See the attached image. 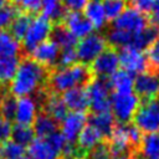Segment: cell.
<instances>
[{
	"instance_id": "cell-44",
	"label": "cell",
	"mask_w": 159,
	"mask_h": 159,
	"mask_svg": "<svg viewBox=\"0 0 159 159\" xmlns=\"http://www.w3.org/2000/svg\"><path fill=\"white\" fill-rule=\"evenodd\" d=\"M128 1L132 5L130 7H133L134 10H137L144 15L150 12L152 5H153V0H128Z\"/></svg>"
},
{
	"instance_id": "cell-45",
	"label": "cell",
	"mask_w": 159,
	"mask_h": 159,
	"mask_svg": "<svg viewBox=\"0 0 159 159\" xmlns=\"http://www.w3.org/2000/svg\"><path fill=\"white\" fill-rule=\"evenodd\" d=\"M89 0H63V6L70 11H81L84 9Z\"/></svg>"
},
{
	"instance_id": "cell-7",
	"label": "cell",
	"mask_w": 159,
	"mask_h": 159,
	"mask_svg": "<svg viewBox=\"0 0 159 159\" xmlns=\"http://www.w3.org/2000/svg\"><path fill=\"white\" fill-rule=\"evenodd\" d=\"M86 89L89 98V108L93 111V113L111 112V87L106 78H96L89 81Z\"/></svg>"
},
{
	"instance_id": "cell-49",
	"label": "cell",
	"mask_w": 159,
	"mask_h": 159,
	"mask_svg": "<svg viewBox=\"0 0 159 159\" xmlns=\"http://www.w3.org/2000/svg\"><path fill=\"white\" fill-rule=\"evenodd\" d=\"M60 0H42V2H58Z\"/></svg>"
},
{
	"instance_id": "cell-46",
	"label": "cell",
	"mask_w": 159,
	"mask_h": 159,
	"mask_svg": "<svg viewBox=\"0 0 159 159\" xmlns=\"http://www.w3.org/2000/svg\"><path fill=\"white\" fill-rule=\"evenodd\" d=\"M152 20L154 24H159V0H153V5L150 9Z\"/></svg>"
},
{
	"instance_id": "cell-15",
	"label": "cell",
	"mask_w": 159,
	"mask_h": 159,
	"mask_svg": "<svg viewBox=\"0 0 159 159\" xmlns=\"http://www.w3.org/2000/svg\"><path fill=\"white\" fill-rule=\"evenodd\" d=\"M65 20L66 29L78 40L91 35L93 32L92 24L86 19V16L81 11H70L67 12Z\"/></svg>"
},
{
	"instance_id": "cell-36",
	"label": "cell",
	"mask_w": 159,
	"mask_h": 159,
	"mask_svg": "<svg viewBox=\"0 0 159 159\" xmlns=\"http://www.w3.org/2000/svg\"><path fill=\"white\" fill-rule=\"evenodd\" d=\"M16 111V98L12 94H4L0 98V116L5 119L11 120L15 117Z\"/></svg>"
},
{
	"instance_id": "cell-30",
	"label": "cell",
	"mask_w": 159,
	"mask_h": 159,
	"mask_svg": "<svg viewBox=\"0 0 159 159\" xmlns=\"http://www.w3.org/2000/svg\"><path fill=\"white\" fill-rule=\"evenodd\" d=\"M133 35H134V34H130V32H127V31H123V30L112 27V29L108 31L106 40H107V42H109L112 46L119 47V48L122 50V48H125V47H130V46H132Z\"/></svg>"
},
{
	"instance_id": "cell-31",
	"label": "cell",
	"mask_w": 159,
	"mask_h": 159,
	"mask_svg": "<svg viewBox=\"0 0 159 159\" xmlns=\"http://www.w3.org/2000/svg\"><path fill=\"white\" fill-rule=\"evenodd\" d=\"M20 61L19 57H0V83H7L12 80Z\"/></svg>"
},
{
	"instance_id": "cell-5",
	"label": "cell",
	"mask_w": 159,
	"mask_h": 159,
	"mask_svg": "<svg viewBox=\"0 0 159 159\" xmlns=\"http://www.w3.org/2000/svg\"><path fill=\"white\" fill-rule=\"evenodd\" d=\"M140 99L135 93H113L111 96V111L112 116L119 123H128L133 119Z\"/></svg>"
},
{
	"instance_id": "cell-17",
	"label": "cell",
	"mask_w": 159,
	"mask_h": 159,
	"mask_svg": "<svg viewBox=\"0 0 159 159\" xmlns=\"http://www.w3.org/2000/svg\"><path fill=\"white\" fill-rule=\"evenodd\" d=\"M60 55V47L51 40H46L31 51L32 60L43 67L52 66L57 62Z\"/></svg>"
},
{
	"instance_id": "cell-42",
	"label": "cell",
	"mask_w": 159,
	"mask_h": 159,
	"mask_svg": "<svg viewBox=\"0 0 159 159\" xmlns=\"http://www.w3.org/2000/svg\"><path fill=\"white\" fill-rule=\"evenodd\" d=\"M11 132H12L11 122L0 116V144L6 142V140H10Z\"/></svg>"
},
{
	"instance_id": "cell-52",
	"label": "cell",
	"mask_w": 159,
	"mask_h": 159,
	"mask_svg": "<svg viewBox=\"0 0 159 159\" xmlns=\"http://www.w3.org/2000/svg\"><path fill=\"white\" fill-rule=\"evenodd\" d=\"M132 159H142V158H137V157H135V155H134V157H133V158H132Z\"/></svg>"
},
{
	"instance_id": "cell-20",
	"label": "cell",
	"mask_w": 159,
	"mask_h": 159,
	"mask_svg": "<svg viewBox=\"0 0 159 159\" xmlns=\"http://www.w3.org/2000/svg\"><path fill=\"white\" fill-rule=\"evenodd\" d=\"M83 15L92 24L93 29L101 30L107 24V17L103 10L102 0H89L83 9Z\"/></svg>"
},
{
	"instance_id": "cell-3",
	"label": "cell",
	"mask_w": 159,
	"mask_h": 159,
	"mask_svg": "<svg viewBox=\"0 0 159 159\" xmlns=\"http://www.w3.org/2000/svg\"><path fill=\"white\" fill-rule=\"evenodd\" d=\"M91 70L83 63H75L70 67H60L55 70L48 78L50 87L55 92H62L89 83Z\"/></svg>"
},
{
	"instance_id": "cell-43",
	"label": "cell",
	"mask_w": 159,
	"mask_h": 159,
	"mask_svg": "<svg viewBox=\"0 0 159 159\" xmlns=\"http://www.w3.org/2000/svg\"><path fill=\"white\" fill-rule=\"evenodd\" d=\"M147 58H148V62H149V63H152L155 68L159 70V40H157V41L148 48Z\"/></svg>"
},
{
	"instance_id": "cell-33",
	"label": "cell",
	"mask_w": 159,
	"mask_h": 159,
	"mask_svg": "<svg viewBox=\"0 0 159 159\" xmlns=\"http://www.w3.org/2000/svg\"><path fill=\"white\" fill-rule=\"evenodd\" d=\"M42 15L47 17L51 22L52 21H61L66 17L67 10L66 7L58 2H42Z\"/></svg>"
},
{
	"instance_id": "cell-48",
	"label": "cell",
	"mask_w": 159,
	"mask_h": 159,
	"mask_svg": "<svg viewBox=\"0 0 159 159\" xmlns=\"http://www.w3.org/2000/svg\"><path fill=\"white\" fill-rule=\"evenodd\" d=\"M6 1H7V0H0V7H2L4 5H6V4H7Z\"/></svg>"
},
{
	"instance_id": "cell-18",
	"label": "cell",
	"mask_w": 159,
	"mask_h": 159,
	"mask_svg": "<svg viewBox=\"0 0 159 159\" xmlns=\"http://www.w3.org/2000/svg\"><path fill=\"white\" fill-rule=\"evenodd\" d=\"M102 142L103 137L101 135V133L92 125L86 124L77 138V149L80 152V155L86 158L87 153Z\"/></svg>"
},
{
	"instance_id": "cell-27",
	"label": "cell",
	"mask_w": 159,
	"mask_h": 159,
	"mask_svg": "<svg viewBox=\"0 0 159 159\" xmlns=\"http://www.w3.org/2000/svg\"><path fill=\"white\" fill-rule=\"evenodd\" d=\"M21 45L7 30H0V57H16Z\"/></svg>"
},
{
	"instance_id": "cell-9",
	"label": "cell",
	"mask_w": 159,
	"mask_h": 159,
	"mask_svg": "<svg viewBox=\"0 0 159 159\" xmlns=\"http://www.w3.org/2000/svg\"><path fill=\"white\" fill-rule=\"evenodd\" d=\"M119 56V66L124 71H127L130 75H139L145 71H148V58L147 55L137 48L133 47H125L122 48L120 52H118Z\"/></svg>"
},
{
	"instance_id": "cell-8",
	"label": "cell",
	"mask_w": 159,
	"mask_h": 159,
	"mask_svg": "<svg viewBox=\"0 0 159 159\" xmlns=\"http://www.w3.org/2000/svg\"><path fill=\"white\" fill-rule=\"evenodd\" d=\"M52 27H53L52 22L43 15L32 19V21L22 39L25 50L31 52L36 46H39L40 43L46 41L51 36Z\"/></svg>"
},
{
	"instance_id": "cell-24",
	"label": "cell",
	"mask_w": 159,
	"mask_h": 159,
	"mask_svg": "<svg viewBox=\"0 0 159 159\" xmlns=\"http://www.w3.org/2000/svg\"><path fill=\"white\" fill-rule=\"evenodd\" d=\"M88 124L96 128L103 138L109 137L116 123H114V117L112 116L111 112H102V113H93L88 118Z\"/></svg>"
},
{
	"instance_id": "cell-28",
	"label": "cell",
	"mask_w": 159,
	"mask_h": 159,
	"mask_svg": "<svg viewBox=\"0 0 159 159\" xmlns=\"http://www.w3.org/2000/svg\"><path fill=\"white\" fill-rule=\"evenodd\" d=\"M51 41H53L58 47L63 50V48H75L78 40L66 29L65 25H57L52 27Z\"/></svg>"
},
{
	"instance_id": "cell-13",
	"label": "cell",
	"mask_w": 159,
	"mask_h": 159,
	"mask_svg": "<svg viewBox=\"0 0 159 159\" xmlns=\"http://www.w3.org/2000/svg\"><path fill=\"white\" fill-rule=\"evenodd\" d=\"M87 120L88 118L86 113H81V112L67 113V116L62 119V124H61V129H62L61 133L67 143L73 144L77 140L81 130L87 124Z\"/></svg>"
},
{
	"instance_id": "cell-37",
	"label": "cell",
	"mask_w": 159,
	"mask_h": 159,
	"mask_svg": "<svg viewBox=\"0 0 159 159\" xmlns=\"http://www.w3.org/2000/svg\"><path fill=\"white\" fill-rule=\"evenodd\" d=\"M16 15L17 9L11 4H6L2 7H0V30H5L7 26H10Z\"/></svg>"
},
{
	"instance_id": "cell-29",
	"label": "cell",
	"mask_w": 159,
	"mask_h": 159,
	"mask_svg": "<svg viewBox=\"0 0 159 159\" xmlns=\"http://www.w3.org/2000/svg\"><path fill=\"white\" fill-rule=\"evenodd\" d=\"M31 21H32V17L30 14H26V12L17 14L15 16V19L12 20V22L10 24V31L9 32L16 40H21V39H24Z\"/></svg>"
},
{
	"instance_id": "cell-6",
	"label": "cell",
	"mask_w": 159,
	"mask_h": 159,
	"mask_svg": "<svg viewBox=\"0 0 159 159\" xmlns=\"http://www.w3.org/2000/svg\"><path fill=\"white\" fill-rule=\"evenodd\" d=\"M107 48V40L102 34L92 32L91 35L81 39L76 45L77 60L86 65L92 63Z\"/></svg>"
},
{
	"instance_id": "cell-38",
	"label": "cell",
	"mask_w": 159,
	"mask_h": 159,
	"mask_svg": "<svg viewBox=\"0 0 159 159\" xmlns=\"http://www.w3.org/2000/svg\"><path fill=\"white\" fill-rule=\"evenodd\" d=\"M86 157H88V159H112V153L108 144L106 142H102L93 149H91Z\"/></svg>"
},
{
	"instance_id": "cell-11",
	"label": "cell",
	"mask_w": 159,
	"mask_h": 159,
	"mask_svg": "<svg viewBox=\"0 0 159 159\" xmlns=\"http://www.w3.org/2000/svg\"><path fill=\"white\" fill-rule=\"evenodd\" d=\"M119 68V56L113 48H106L92 63L91 72L97 76V78L111 77Z\"/></svg>"
},
{
	"instance_id": "cell-12",
	"label": "cell",
	"mask_w": 159,
	"mask_h": 159,
	"mask_svg": "<svg viewBox=\"0 0 159 159\" xmlns=\"http://www.w3.org/2000/svg\"><path fill=\"white\" fill-rule=\"evenodd\" d=\"M135 94L140 98L152 99L159 97V75L152 71H145L134 77Z\"/></svg>"
},
{
	"instance_id": "cell-14",
	"label": "cell",
	"mask_w": 159,
	"mask_h": 159,
	"mask_svg": "<svg viewBox=\"0 0 159 159\" xmlns=\"http://www.w3.org/2000/svg\"><path fill=\"white\" fill-rule=\"evenodd\" d=\"M39 114V103L37 101L29 97H20L16 99V111H15V120L20 125H31Z\"/></svg>"
},
{
	"instance_id": "cell-10",
	"label": "cell",
	"mask_w": 159,
	"mask_h": 159,
	"mask_svg": "<svg viewBox=\"0 0 159 159\" xmlns=\"http://www.w3.org/2000/svg\"><path fill=\"white\" fill-rule=\"evenodd\" d=\"M114 29H119L130 34H137L148 26V19L144 14L134 10L133 7H125V10L113 21Z\"/></svg>"
},
{
	"instance_id": "cell-23",
	"label": "cell",
	"mask_w": 159,
	"mask_h": 159,
	"mask_svg": "<svg viewBox=\"0 0 159 159\" xmlns=\"http://www.w3.org/2000/svg\"><path fill=\"white\" fill-rule=\"evenodd\" d=\"M57 127H58V123L47 113L42 112L36 116L32 129H34V133L37 135V138L46 139L47 137L57 132Z\"/></svg>"
},
{
	"instance_id": "cell-53",
	"label": "cell",
	"mask_w": 159,
	"mask_h": 159,
	"mask_svg": "<svg viewBox=\"0 0 159 159\" xmlns=\"http://www.w3.org/2000/svg\"><path fill=\"white\" fill-rule=\"evenodd\" d=\"M158 35H159V30H158Z\"/></svg>"
},
{
	"instance_id": "cell-51",
	"label": "cell",
	"mask_w": 159,
	"mask_h": 159,
	"mask_svg": "<svg viewBox=\"0 0 159 159\" xmlns=\"http://www.w3.org/2000/svg\"><path fill=\"white\" fill-rule=\"evenodd\" d=\"M20 159H30L29 157H22V158H20Z\"/></svg>"
},
{
	"instance_id": "cell-16",
	"label": "cell",
	"mask_w": 159,
	"mask_h": 159,
	"mask_svg": "<svg viewBox=\"0 0 159 159\" xmlns=\"http://www.w3.org/2000/svg\"><path fill=\"white\" fill-rule=\"evenodd\" d=\"M62 99H63L67 109H70L71 112L84 113L86 109L89 108L88 93H87L86 87H83V86L75 87V88L66 91L62 96Z\"/></svg>"
},
{
	"instance_id": "cell-39",
	"label": "cell",
	"mask_w": 159,
	"mask_h": 159,
	"mask_svg": "<svg viewBox=\"0 0 159 159\" xmlns=\"http://www.w3.org/2000/svg\"><path fill=\"white\" fill-rule=\"evenodd\" d=\"M76 61H77V55L75 48H63L62 51H60L57 58V63L60 65V67H70L75 65Z\"/></svg>"
},
{
	"instance_id": "cell-26",
	"label": "cell",
	"mask_w": 159,
	"mask_h": 159,
	"mask_svg": "<svg viewBox=\"0 0 159 159\" xmlns=\"http://www.w3.org/2000/svg\"><path fill=\"white\" fill-rule=\"evenodd\" d=\"M158 40V30L154 26L148 25L144 30L137 32L133 35V40H132V46L133 48L137 50H145L149 48L155 41Z\"/></svg>"
},
{
	"instance_id": "cell-22",
	"label": "cell",
	"mask_w": 159,
	"mask_h": 159,
	"mask_svg": "<svg viewBox=\"0 0 159 159\" xmlns=\"http://www.w3.org/2000/svg\"><path fill=\"white\" fill-rule=\"evenodd\" d=\"M42 104L45 108V113H47L50 117H52L56 122L62 120L68 113V109H67L62 97L58 96L57 93L47 94V97L45 98Z\"/></svg>"
},
{
	"instance_id": "cell-40",
	"label": "cell",
	"mask_w": 159,
	"mask_h": 159,
	"mask_svg": "<svg viewBox=\"0 0 159 159\" xmlns=\"http://www.w3.org/2000/svg\"><path fill=\"white\" fill-rule=\"evenodd\" d=\"M19 7L27 12H36L42 7V0H12Z\"/></svg>"
},
{
	"instance_id": "cell-34",
	"label": "cell",
	"mask_w": 159,
	"mask_h": 159,
	"mask_svg": "<svg viewBox=\"0 0 159 159\" xmlns=\"http://www.w3.org/2000/svg\"><path fill=\"white\" fill-rule=\"evenodd\" d=\"M25 154V148L14 140H6L0 144V159H20Z\"/></svg>"
},
{
	"instance_id": "cell-32",
	"label": "cell",
	"mask_w": 159,
	"mask_h": 159,
	"mask_svg": "<svg viewBox=\"0 0 159 159\" xmlns=\"http://www.w3.org/2000/svg\"><path fill=\"white\" fill-rule=\"evenodd\" d=\"M35 133L34 129L30 125H20L16 124L15 127H12V132H11V138L15 143H17L21 147H26L30 145L31 142L35 139Z\"/></svg>"
},
{
	"instance_id": "cell-4",
	"label": "cell",
	"mask_w": 159,
	"mask_h": 159,
	"mask_svg": "<svg viewBox=\"0 0 159 159\" xmlns=\"http://www.w3.org/2000/svg\"><path fill=\"white\" fill-rule=\"evenodd\" d=\"M134 125L142 133L159 132V97L145 99L139 104L134 117Z\"/></svg>"
},
{
	"instance_id": "cell-41",
	"label": "cell",
	"mask_w": 159,
	"mask_h": 159,
	"mask_svg": "<svg viewBox=\"0 0 159 159\" xmlns=\"http://www.w3.org/2000/svg\"><path fill=\"white\" fill-rule=\"evenodd\" d=\"M46 140L48 142V144L56 150V152H58L60 154H61V152H62V149H63V147L66 145V139H65V137L62 135V133L61 132H55L53 134H51L50 137H47L46 138Z\"/></svg>"
},
{
	"instance_id": "cell-50",
	"label": "cell",
	"mask_w": 159,
	"mask_h": 159,
	"mask_svg": "<svg viewBox=\"0 0 159 159\" xmlns=\"http://www.w3.org/2000/svg\"><path fill=\"white\" fill-rule=\"evenodd\" d=\"M72 159H86V158H83V157H75V158H72Z\"/></svg>"
},
{
	"instance_id": "cell-19",
	"label": "cell",
	"mask_w": 159,
	"mask_h": 159,
	"mask_svg": "<svg viewBox=\"0 0 159 159\" xmlns=\"http://www.w3.org/2000/svg\"><path fill=\"white\" fill-rule=\"evenodd\" d=\"M30 159H60L61 154L56 152L46 139L36 138L27 147Z\"/></svg>"
},
{
	"instance_id": "cell-25",
	"label": "cell",
	"mask_w": 159,
	"mask_h": 159,
	"mask_svg": "<svg viewBox=\"0 0 159 159\" xmlns=\"http://www.w3.org/2000/svg\"><path fill=\"white\" fill-rule=\"evenodd\" d=\"M138 152L140 153L142 159H159V132L144 134Z\"/></svg>"
},
{
	"instance_id": "cell-1",
	"label": "cell",
	"mask_w": 159,
	"mask_h": 159,
	"mask_svg": "<svg viewBox=\"0 0 159 159\" xmlns=\"http://www.w3.org/2000/svg\"><path fill=\"white\" fill-rule=\"evenodd\" d=\"M47 78V70L32 58H24L11 80L10 91L14 97H29L41 89Z\"/></svg>"
},
{
	"instance_id": "cell-21",
	"label": "cell",
	"mask_w": 159,
	"mask_h": 159,
	"mask_svg": "<svg viewBox=\"0 0 159 159\" xmlns=\"http://www.w3.org/2000/svg\"><path fill=\"white\" fill-rule=\"evenodd\" d=\"M108 83L114 93H132L134 89V76L124 70H118L109 77Z\"/></svg>"
},
{
	"instance_id": "cell-47",
	"label": "cell",
	"mask_w": 159,
	"mask_h": 159,
	"mask_svg": "<svg viewBox=\"0 0 159 159\" xmlns=\"http://www.w3.org/2000/svg\"><path fill=\"white\" fill-rule=\"evenodd\" d=\"M134 155H118V157H112V159H132Z\"/></svg>"
},
{
	"instance_id": "cell-2",
	"label": "cell",
	"mask_w": 159,
	"mask_h": 159,
	"mask_svg": "<svg viewBox=\"0 0 159 159\" xmlns=\"http://www.w3.org/2000/svg\"><path fill=\"white\" fill-rule=\"evenodd\" d=\"M142 137V132L134 124H116L111 135L108 137L109 140L107 142L112 157L134 155V153L138 152Z\"/></svg>"
},
{
	"instance_id": "cell-35",
	"label": "cell",
	"mask_w": 159,
	"mask_h": 159,
	"mask_svg": "<svg viewBox=\"0 0 159 159\" xmlns=\"http://www.w3.org/2000/svg\"><path fill=\"white\" fill-rule=\"evenodd\" d=\"M102 5L107 20L113 21L125 10L127 0H102Z\"/></svg>"
}]
</instances>
